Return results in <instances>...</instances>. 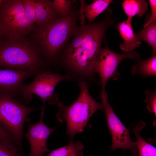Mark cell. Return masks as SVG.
I'll use <instances>...</instances> for the list:
<instances>
[{"label": "cell", "instance_id": "25", "mask_svg": "<svg viewBox=\"0 0 156 156\" xmlns=\"http://www.w3.org/2000/svg\"><path fill=\"white\" fill-rule=\"evenodd\" d=\"M151 9V14L149 20L144 25V27L152 22L156 21V0L149 1Z\"/></svg>", "mask_w": 156, "mask_h": 156}, {"label": "cell", "instance_id": "4", "mask_svg": "<svg viewBox=\"0 0 156 156\" xmlns=\"http://www.w3.org/2000/svg\"><path fill=\"white\" fill-rule=\"evenodd\" d=\"M79 86L80 92L76 101L70 106L62 103L58 104L59 111L57 118L60 122H66V133L72 138L77 133L84 131L83 128L93 114L103 108L102 103L97 102L90 95L85 82H79Z\"/></svg>", "mask_w": 156, "mask_h": 156}, {"label": "cell", "instance_id": "11", "mask_svg": "<svg viewBox=\"0 0 156 156\" xmlns=\"http://www.w3.org/2000/svg\"><path fill=\"white\" fill-rule=\"evenodd\" d=\"M39 72L34 70H16L0 67V96L14 99L18 97L19 89L23 81Z\"/></svg>", "mask_w": 156, "mask_h": 156}, {"label": "cell", "instance_id": "18", "mask_svg": "<svg viewBox=\"0 0 156 156\" xmlns=\"http://www.w3.org/2000/svg\"><path fill=\"white\" fill-rule=\"evenodd\" d=\"M135 35L139 40L145 41L151 47L152 53L155 55L156 52V21L144 27Z\"/></svg>", "mask_w": 156, "mask_h": 156}, {"label": "cell", "instance_id": "22", "mask_svg": "<svg viewBox=\"0 0 156 156\" xmlns=\"http://www.w3.org/2000/svg\"><path fill=\"white\" fill-rule=\"evenodd\" d=\"M25 11L32 22H36V10L33 0H22Z\"/></svg>", "mask_w": 156, "mask_h": 156}, {"label": "cell", "instance_id": "12", "mask_svg": "<svg viewBox=\"0 0 156 156\" xmlns=\"http://www.w3.org/2000/svg\"><path fill=\"white\" fill-rule=\"evenodd\" d=\"M132 18L118 23L116 28L118 30L124 42L120 45V48L125 52H131L139 47L141 44L134 34L131 24Z\"/></svg>", "mask_w": 156, "mask_h": 156}, {"label": "cell", "instance_id": "26", "mask_svg": "<svg viewBox=\"0 0 156 156\" xmlns=\"http://www.w3.org/2000/svg\"><path fill=\"white\" fill-rule=\"evenodd\" d=\"M5 0H0V14L2 6L5 2Z\"/></svg>", "mask_w": 156, "mask_h": 156}, {"label": "cell", "instance_id": "13", "mask_svg": "<svg viewBox=\"0 0 156 156\" xmlns=\"http://www.w3.org/2000/svg\"><path fill=\"white\" fill-rule=\"evenodd\" d=\"M36 12L37 26L58 18L52 1L48 0H33Z\"/></svg>", "mask_w": 156, "mask_h": 156}, {"label": "cell", "instance_id": "20", "mask_svg": "<svg viewBox=\"0 0 156 156\" xmlns=\"http://www.w3.org/2000/svg\"><path fill=\"white\" fill-rule=\"evenodd\" d=\"M0 156H25L22 149L14 142L0 140Z\"/></svg>", "mask_w": 156, "mask_h": 156}, {"label": "cell", "instance_id": "21", "mask_svg": "<svg viewBox=\"0 0 156 156\" xmlns=\"http://www.w3.org/2000/svg\"><path fill=\"white\" fill-rule=\"evenodd\" d=\"M53 8L60 17L67 16L71 11V1L66 0H54L52 1Z\"/></svg>", "mask_w": 156, "mask_h": 156}, {"label": "cell", "instance_id": "24", "mask_svg": "<svg viewBox=\"0 0 156 156\" xmlns=\"http://www.w3.org/2000/svg\"><path fill=\"white\" fill-rule=\"evenodd\" d=\"M0 140H7L16 143L10 131L0 123Z\"/></svg>", "mask_w": 156, "mask_h": 156}, {"label": "cell", "instance_id": "2", "mask_svg": "<svg viewBox=\"0 0 156 156\" xmlns=\"http://www.w3.org/2000/svg\"><path fill=\"white\" fill-rule=\"evenodd\" d=\"M77 13L71 11L66 17H58L34 28L33 40L47 60H55L62 48L78 27Z\"/></svg>", "mask_w": 156, "mask_h": 156}, {"label": "cell", "instance_id": "9", "mask_svg": "<svg viewBox=\"0 0 156 156\" xmlns=\"http://www.w3.org/2000/svg\"><path fill=\"white\" fill-rule=\"evenodd\" d=\"M139 57V55L135 52L120 54L112 51L107 46L100 49L94 69V72L97 73L100 77L102 90H105L106 84L110 78H114L117 74L118 75L117 69L122 60L127 58L137 60Z\"/></svg>", "mask_w": 156, "mask_h": 156}, {"label": "cell", "instance_id": "15", "mask_svg": "<svg viewBox=\"0 0 156 156\" xmlns=\"http://www.w3.org/2000/svg\"><path fill=\"white\" fill-rule=\"evenodd\" d=\"M122 5L128 18H132L136 15L141 17L148 10V3L143 0H125Z\"/></svg>", "mask_w": 156, "mask_h": 156}, {"label": "cell", "instance_id": "7", "mask_svg": "<svg viewBox=\"0 0 156 156\" xmlns=\"http://www.w3.org/2000/svg\"><path fill=\"white\" fill-rule=\"evenodd\" d=\"M33 81L27 84H22L19 89L18 97L20 102L25 105L32 100L33 95L36 94L42 99L43 105L48 100L50 104H53L52 97L55 88L61 81L69 78L57 73L42 70L34 76Z\"/></svg>", "mask_w": 156, "mask_h": 156}, {"label": "cell", "instance_id": "27", "mask_svg": "<svg viewBox=\"0 0 156 156\" xmlns=\"http://www.w3.org/2000/svg\"><path fill=\"white\" fill-rule=\"evenodd\" d=\"M3 39V37L0 29V44H1V42L2 41Z\"/></svg>", "mask_w": 156, "mask_h": 156}, {"label": "cell", "instance_id": "3", "mask_svg": "<svg viewBox=\"0 0 156 156\" xmlns=\"http://www.w3.org/2000/svg\"><path fill=\"white\" fill-rule=\"evenodd\" d=\"M42 54L34 41L25 36L3 39L0 44V67L16 70H43Z\"/></svg>", "mask_w": 156, "mask_h": 156}, {"label": "cell", "instance_id": "1", "mask_svg": "<svg viewBox=\"0 0 156 156\" xmlns=\"http://www.w3.org/2000/svg\"><path fill=\"white\" fill-rule=\"evenodd\" d=\"M108 24L103 21L78 27L64 55L65 62L68 67L85 76L94 73V64Z\"/></svg>", "mask_w": 156, "mask_h": 156}, {"label": "cell", "instance_id": "6", "mask_svg": "<svg viewBox=\"0 0 156 156\" xmlns=\"http://www.w3.org/2000/svg\"><path fill=\"white\" fill-rule=\"evenodd\" d=\"M37 109L27 107L15 99L0 96V123L11 133L21 148L24 123L28 115Z\"/></svg>", "mask_w": 156, "mask_h": 156}, {"label": "cell", "instance_id": "19", "mask_svg": "<svg viewBox=\"0 0 156 156\" xmlns=\"http://www.w3.org/2000/svg\"><path fill=\"white\" fill-rule=\"evenodd\" d=\"M132 73L133 74L138 73L145 76H156V55L133 66Z\"/></svg>", "mask_w": 156, "mask_h": 156}, {"label": "cell", "instance_id": "16", "mask_svg": "<svg viewBox=\"0 0 156 156\" xmlns=\"http://www.w3.org/2000/svg\"><path fill=\"white\" fill-rule=\"evenodd\" d=\"M84 146L79 140H71L69 144L63 147L51 151L46 156H82Z\"/></svg>", "mask_w": 156, "mask_h": 156}, {"label": "cell", "instance_id": "14", "mask_svg": "<svg viewBox=\"0 0 156 156\" xmlns=\"http://www.w3.org/2000/svg\"><path fill=\"white\" fill-rule=\"evenodd\" d=\"M145 123L141 121L132 131L135 135L138 156H156V148L145 140L140 135L139 131L145 126Z\"/></svg>", "mask_w": 156, "mask_h": 156}, {"label": "cell", "instance_id": "10", "mask_svg": "<svg viewBox=\"0 0 156 156\" xmlns=\"http://www.w3.org/2000/svg\"><path fill=\"white\" fill-rule=\"evenodd\" d=\"M44 109L42 107L40 119L37 122L31 123L29 118L26 121L28 124V129L23 135L27 139L30 144L31 151L29 156H42L49 151L47 147V141L57 127L49 128L44 123L43 120Z\"/></svg>", "mask_w": 156, "mask_h": 156}, {"label": "cell", "instance_id": "8", "mask_svg": "<svg viewBox=\"0 0 156 156\" xmlns=\"http://www.w3.org/2000/svg\"><path fill=\"white\" fill-rule=\"evenodd\" d=\"M100 97L112 136L110 150L114 151L117 149L129 150L132 152L133 156H138L136 142L131 140L129 130L115 114L109 103L107 95L105 90H101Z\"/></svg>", "mask_w": 156, "mask_h": 156}, {"label": "cell", "instance_id": "17", "mask_svg": "<svg viewBox=\"0 0 156 156\" xmlns=\"http://www.w3.org/2000/svg\"><path fill=\"white\" fill-rule=\"evenodd\" d=\"M111 0H94L92 3L83 6V11L90 22L93 21L112 3Z\"/></svg>", "mask_w": 156, "mask_h": 156}, {"label": "cell", "instance_id": "5", "mask_svg": "<svg viewBox=\"0 0 156 156\" xmlns=\"http://www.w3.org/2000/svg\"><path fill=\"white\" fill-rule=\"evenodd\" d=\"M34 24L25 11L22 0H5L0 14V29L4 39L25 36L33 31Z\"/></svg>", "mask_w": 156, "mask_h": 156}, {"label": "cell", "instance_id": "23", "mask_svg": "<svg viewBox=\"0 0 156 156\" xmlns=\"http://www.w3.org/2000/svg\"><path fill=\"white\" fill-rule=\"evenodd\" d=\"M146 97L145 102L147 103L146 108L151 113L156 115V93L155 91L147 90L145 91Z\"/></svg>", "mask_w": 156, "mask_h": 156}]
</instances>
